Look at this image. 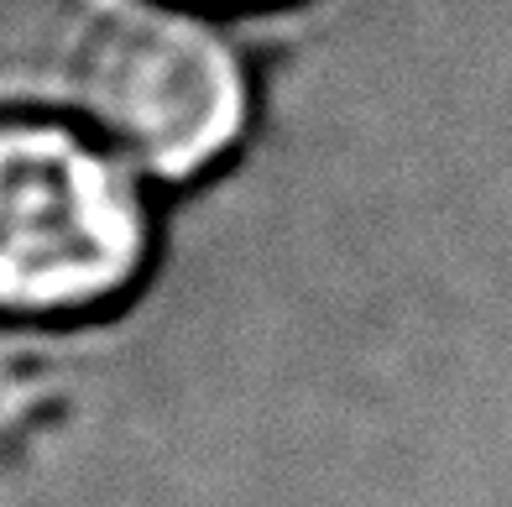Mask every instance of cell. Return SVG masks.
Returning <instances> with one entry per match:
<instances>
[{"label":"cell","instance_id":"6da1fadb","mask_svg":"<svg viewBox=\"0 0 512 507\" xmlns=\"http://www.w3.org/2000/svg\"><path fill=\"white\" fill-rule=\"evenodd\" d=\"M152 257L136 168L63 115H0V314L79 319L126 298Z\"/></svg>","mask_w":512,"mask_h":507},{"label":"cell","instance_id":"7a4b0ae2","mask_svg":"<svg viewBox=\"0 0 512 507\" xmlns=\"http://www.w3.org/2000/svg\"><path fill=\"white\" fill-rule=\"evenodd\" d=\"M68 89L84 126L136 173L199 178L241 142L251 84L236 48L173 0H110L68 58Z\"/></svg>","mask_w":512,"mask_h":507},{"label":"cell","instance_id":"3957f363","mask_svg":"<svg viewBox=\"0 0 512 507\" xmlns=\"http://www.w3.org/2000/svg\"><path fill=\"white\" fill-rule=\"evenodd\" d=\"M215 6H277V0H215Z\"/></svg>","mask_w":512,"mask_h":507}]
</instances>
